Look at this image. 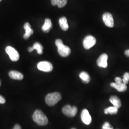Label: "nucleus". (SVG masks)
<instances>
[{
  "mask_svg": "<svg viewBox=\"0 0 129 129\" xmlns=\"http://www.w3.org/2000/svg\"><path fill=\"white\" fill-rule=\"evenodd\" d=\"M32 118L34 122L40 126H45L48 122L47 117L42 111L39 110H37L34 112Z\"/></svg>",
  "mask_w": 129,
  "mask_h": 129,
  "instance_id": "f257e3e1",
  "label": "nucleus"
},
{
  "mask_svg": "<svg viewBox=\"0 0 129 129\" xmlns=\"http://www.w3.org/2000/svg\"><path fill=\"white\" fill-rule=\"evenodd\" d=\"M62 99L61 94L58 92L49 93L46 95L45 101L46 104L49 106H54Z\"/></svg>",
  "mask_w": 129,
  "mask_h": 129,
  "instance_id": "f03ea898",
  "label": "nucleus"
},
{
  "mask_svg": "<svg viewBox=\"0 0 129 129\" xmlns=\"http://www.w3.org/2000/svg\"><path fill=\"white\" fill-rule=\"evenodd\" d=\"M62 111L65 115L69 117H74L77 113L78 108L76 106L67 105L63 107Z\"/></svg>",
  "mask_w": 129,
  "mask_h": 129,
  "instance_id": "7ed1b4c3",
  "label": "nucleus"
},
{
  "mask_svg": "<svg viewBox=\"0 0 129 129\" xmlns=\"http://www.w3.org/2000/svg\"><path fill=\"white\" fill-rule=\"evenodd\" d=\"M5 51L6 53L9 56L10 59L14 61H17L19 59V54L18 52L12 46H7L5 48Z\"/></svg>",
  "mask_w": 129,
  "mask_h": 129,
  "instance_id": "20e7f679",
  "label": "nucleus"
},
{
  "mask_svg": "<svg viewBox=\"0 0 129 129\" xmlns=\"http://www.w3.org/2000/svg\"><path fill=\"white\" fill-rule=\"evenodd\" d=\"M96 39L95 37L92 36H88L83 40V46L86 49H89L96 44Z\"/></svg>",
  "mask_w": 129,
  "mask_h": 129,
  "instance_id": "39448f33",
  "label": "nucleus"
},
{
  "mask_svg": "<svg viewBox=\"0 0 129 129\" xmlns=\"http://www.w3.org/2000/svg\"><path fill=\"white\" fill-rule=\"evenodd\" d=\"M38 69L44 72H51L53 69V66L51 63L47 61H42L38 63Z\"/></svg>",
  "mask_w": 129,
  "mask_h": 129,
  "instance_id": "423d86ee",
  "label": "nucleus"
},
{
  "mask_svg": "<svg viewBox=\"0 0 129 129\" xmlns=\"http://www.w3.org/2000/svg\"><path fill=\"white\" fill-rule=\"evenodd\" d=\"M102 19L107 26L110 28L114 26V20L111 14L109 13H104L103 14Z\"/></svg>",
  "mask_w": 129,
  "mask_h": 129,
  "instance_id": "0eeeda50",
  "label": "nucleus"
},
{
  "mask_svg": "<svg viewBox=\"0 0 129 129\" xmlns=\"http://www.w3.org/2000/svg\"><path fill=\"white\" fill-rule=\"evenodd\" d=\"M81 119L83 123L85 124H90L91 122L92 119L87 109H84L81 114Z\"/></svg>",
  "mask_w": 129,
  "mask_h": 129,
  "instance_id": "6e6552de",
  "label": "nucleus"
},
{
  "mask_svg": "<svg viewBox=\"0 0 129 129\" xmlns=\"http://www.w3.org/2000/svg\"><path fill=\"white\" fill-rule=\"evenodd\" d=\"M57 48L59 54L62 57H67L71 53V50L69 47L65 46L64 44L58 46Z\"/></svg>",
  "mask_w": 129,
  "mask_h": 129,
  "instance_id": "1a4fd4ad",
  "label": "nucleus"
},
{
  "mask_svg": "<svg viewBox=\"0 0 129 129\" xmlns=\"http://www.w3.org/2000/svg\"><path fill=\"white\" fill-rule=\"evenodd\" d=\"M108 58V56L106 54H103L99 56L97 60V64L99 67L106 68L108 66L107 60Z\"/></svg>",
  "mask_w": 129,
  "mask_h": 129,
  "instance_id": "9d476101",
  "label": "nucleus"
},
{
  "mask_svg": "<svg viewBox=\"0 0 129 129\" xmlns=\"http://www.w3.org/2000/svg\"><path fill=\"white\" fill-rule=\"evenodd\" d=\"M111 86L112 88L116 89L119 92H124L127 89L126 85L122 82L120 83H111Z\"/></svg>",
  "mask_w": 129,
  "mask_h": 129,
  "instance_id": "9b49d317",
  "label": "nucleus"
},
{
  "mask_svg": "<svg viewBox=\"0 0 129 129\" xmlns=\"http://www.w3.org/2000/svg\"><path fill=\"white\" fill-rule=\"evenodd\" d=\"M24 28L25 30V33L23 35V38L25 39H28L33 34V30L31 29L30 24L26 23L24 25Z\"/></svg>",
  "mask_w": 129,
  "mask_h": 129,
  "instance_id": "f8f14e48",
  "label": "nucleus"
},
{
  "mask_svg": "<svg viewBox=\"0 0 129 129\" xmlns=\"http://www.w3.org/2000/svg\"><path fill=\"white\" fill-rule=\"evenodd\" d=\"M9 76L11 78L16 80H20L23 79V74H22L20 72L15 70L10 71L9 73Z\"/></svg>",
  "mask_w": 129,
  "mask_h": 129,
  "instance_id": "ddd939ff",
  "label": "nucleus"
},
{
  "mask_svg": "<svg viewBox=\"0 0 129 129\" xmlns=\"http://www.w3.org/2000/svg\"><path fill=\"white\" fill-rule=\"evenodd\" d=\"M53 27L51 20L49 18L45 19V23L42 27V30L44 32H49Z\"/></svg>",
  "mask_w": 129,
  "mask_h": 129,
  "instance_id": "4468645a",
  "label": "nucleus"
},
{
  "mask_svg": "<svg viewBox=\"0 0 129 129\" xmlns=\"http://www.w3.org/2000/svg\"><path fill=\"white\" fill-rule=\"evenodd\" d=\"M59 23L60 25V27L61 29L64 31H66L69 29V25L67 22V19L65 17H62L59 19Z\"/></svg>",
  "mask_w": 129,
  "mask_h": 129,
  "instance_id": "2eb2a0df",
  "label": "nucleus"
},
{
  "mask_svg": "<svg viewBox=\"0 0 129 129\" xmlns=\"http://www.w3.org/2000/svg\"><path fill=\"white\" fill-rule=\"evenodd\" d=\"M110 101L111 103L118 109L120 108L121 106V103L120 99L116 96H111L110 98Z\"/></svg>",
  "mask_w": 129,
  "mask_h": 129,
  "instance_id": "dca6fc26",
  "label": "nucleus"
},
{
  "mask_svg": "<svg viewBox=\"0 0 129 129\" xmlns=\"http://www.w3.org/2000/svg\"><path fill=\"white\" fill-rule=\"evenodd\" d=\"M79 77L82 80L83 83H88L90 81V77L87 72L82 71L79 74Z\"/></svg>",
  "mask_w": 129,
  "mask_h": 129,
  "instance_id": "f3484780",
  "label": "nucleus"
},
{
  "mask_svg": "<svg viewBox=\"0 0 129 129\" xmlns=\"http://www.w3.org/2000/svg\"><path fill=\"white\" fill-rule=\"evenodd\" d=\"M118 111V109L115 106L110 107L104 110V113L106 114L110 113V114H116Z\"/></svg>",
  "mask_w": 129,
  "mask_h": 129,
  "instance_id": "a211bd4d",
  "label": "nucleus"
},
{
  "mask_svg": "<svg viewBox=\"0 0 129 129\" xmlns=\"http://www.w3.org/2000/svg\"><path fill=\"white\" fill-rule=\"evenodd\" d=\"M33 49H36L37 51V53L39 55H41L43 54V47L42 46L41 44H40L38 42H36L35 43L33 46Z\"/></svg>",
  "mask_w": 129,
  "mask_h": 129,
  "instance_id": "6ab92c4d",
  "label": "nucleus"
},
{
  "mask_svg": "<svg viewBox=\"0 0 129 129\" xmlns=\"http://www.w3.org/2000/svg\"><path fill=\"white\" fill-rule=\"evenodd\" d=\"M67 2L68 0H58L57 5L59 8H62L66 5Z\"/></svg>",
  "mask_w": 129,
  "mask_h": 129,
  "instance_id": "aec40b11",
  "label": "nucleus"
},
{
  "mask_svg": "<svg viewBox=\"0 0 129 129\" xmlns=\"http://www.w3.org/2000/svg\"><path fill=\"white\" fill-rule=\"evenodd\" d=\"M102 129H113V127H111L110 124L108 122H105L102 127Z\"/></svg>",
  "mask_w": 129,
  "mask_h": 129,
  "instance_id": "412c9836",
  "label": "nucleus"
},
{
  "mask_svg": "<svg viewBox=\"0 0 129 129\" xmlns=\"http://www.w3.org/2000/svg\"><path fill=\"white\" fill-rule=\"evenodd\" d=\"M55 45L57 47L59 46L60 45H61L62 44H63V42L62 41V40L59 39H56V41H55Z\"/></svg>",
  "mask_w": 129,
  "mask_h": 129,
  "instance_id": "4be33fe9",
  "label": "nucleus"
},
{
  "mask_svg": "<svg viewBox=\"0 0 129 129\" xmlns=\"http://www.w3.org/2000/svg\"><path fill=\"white\" fill-rule=\"evenodd\" d=\"M123 78L126 79V80L129 81V72H126L125 73L124 75H123Z\"/></svg>",
  "mask_w": 129,
  "mask_h": 129,
  "instance_id": "5701e85b",
  "label": "nucleus"
},
{
  "mask_svg": "<svg viewBox=\"0 0 129 129\" xmlns=\"http://www.w3.org/2000/svg\"><path fill=\"white\" fill-rule=\"evenodd\" d=\"M5 102V98L0 95V103L4 104Z\"/></svg>",
  "mask_w": 129,
  "mask_h": 129,
  "instance_id": "b1692460",
  "label": "nucleus"
},
{
  "mask_svg": "<svg viewBox=\"0 0 129 129\" xmlns=\"http://www.w3.org/2000/svg\"><path fill=\"white\" fill-rule=\"evenodd\" d=\"M115 80L116 82H117V83H120V82H122V79L119 77H116L115 79Z\"/></svg>",
  "mask_w": 129,
  "mask_h": 129,
  "instance_id": "393cba45",
  "label": "nucleus"
},
{
  "mask_svg": "<svg viewBox=\"0 0 129 129\" xmlns=\"http://www.w3.org/2000/svg\"><path fill=\"white\" fill-rule=\"evenodd\" d=\"M58 0H51V3L52 5L54 6L57 5V3H58Z\"/></svg>",
  "mask_w": 129,
  "mask_h": 129,
  "instance_id": "a878e982",
  "label": "nucleus"
},
{
  "mask_svg": "<svg viewBox=\"0 0 129 129\" xmlns=\"http://www.w3.org/2000/svg\"><path fill=\"white\" fill-rule=\"evenodd\" d=\"M122 83H124L125 85H127V84H128V83H129V81L124 78L122 79Z\"/></svg>",
  "mask_w": 129,
  "mask_h": 129,
  "instance_id": "bb28decb",
  "label": "nucleus"
},
{
  "mask_svg": "<svg viewBox=\"0 0 129 129\" xmlns=\"http://www.w3.org/2000/svg\"><path fill=\"white\" fill-rule=\"evenodd\" d=\"M13 129H22V128L19 125L16 124L14 126Z\"/></svg>",
  "mask_w": 129,
  "mask_h": 129,
  "instance_id": "cd10ccee",
  "label": "nucleus"
},
{
  "mask_svg": "<svg viewBox=\"0 0 129 129\" xmlns=\"http://www.w3.org/2000/svg\"><path fill=\"white\" fill-rule=\"evenodd\" d=\"M125 55H126L127 56L129 57V50H127L125 51Z\"/></svg>",
  "mask_w": 129,
  "mask_h": 129,
  "instance_id": "c85d7f7f",
  "label": "nucleus"
},
{
  "mask_svg": "<svg viewBox=\"0 0 129 129\" xmlns=\"http://www.w3.org/2000/svg\"><path fill=\"white\" fill-rule=\"evenodd\" d=\"M33 50H34V49H33L32 47H29V48H28V51H29V52H32Z\"/></svg>",
  "mask_w": 129,
  "mask_h": 129,
  "instance_id": "c756f323",
  "label": "nucleus"
},
{
  "mask_svg": "<svg viewBox=\"0 0 129 129\" xmlns=\"http://www.w3.org/2000/svg\"><path fill=\"white\" fill-rule=\"evenodd\" d=\"M1 81H0V86H1Z\"/></svg>",
  "mask_w": 129,
  "mask_h": 129,
  "instance_id": "7c9ffc66",
  "label": "nucleus"
},
{
  "mask_svg": "<svg viewBox=\"0 0 129 129\" xmlns=\"http://www.w3.org/2000/svg\"><path fill=\"white\" fill-rule=\"evenodd\" d=\"M75 129V128H72V129Z\"/></svg>",
  "mask_w": 129,
  "mask_h": 129,
  "instance_id": "2f4dec72",
  "label": "nucleus"
},
{
  "mask_svg": "<svg viewBox=\"0 0 129 129\" xmlns=\"http://www.w3.org/2000/svg\"><path fill=\"white\" fill-rule=\"evenodd\" d=\"M1 1H2V0H0V2H1Z\"/></svg>",
  "mask_w": 129,
  "mask_h": 129,
  "instance_id": "473e14b6",
  "label": "nucleus"
}]
</instances>
